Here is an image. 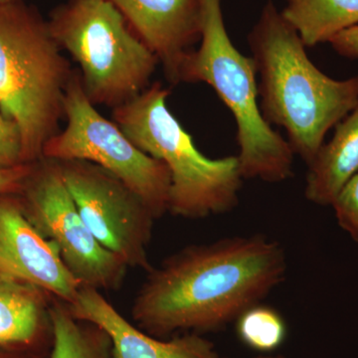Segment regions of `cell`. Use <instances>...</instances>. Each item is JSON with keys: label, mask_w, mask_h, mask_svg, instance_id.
<instances>
[{"label": "cell", "mask_w": 358, "mask_h": 358, "mask_svg": "<svg viewBox=\"0 0 358 358\" xmlns=\"http://www.w3.org/2000/svg\"><path fill=\"white\" fill-rule=\"evenodd\" d=\"M32 167L33 164H26L10 169H0V194L20 192Z\"/></svg>", "instance_id": "obj_20"}, {"label": "cell", "mask_w": 358, "mask_h": 358, "mask_svg": "<svg viewBox=\"0 0 358 358\" xmlns=\"http://www.w3.org/2000/svg\"><path fill=\"white\" fill-rule=\"evenodd\" d=\"M235 324L240 341L247 348L265 355L281 348L288 336V327L281 313L261 303L245 310Z\"/></svg>", "instance_id": "obj_17"}, {"label": "cell", "mask_w": 358, "mask_h": 358, "mask_svg": "<svg viewBox=\"0 0 358 358\" xmlns=\"http://www.w3.org/2000/svg\"><path fill=\"white\" fill-rule=\"evenodd\" d=\"M331 206L339 227L358 243V171L339 190Z\"/></svg>", "instance_id": "obj_18"}, {"label": "cell", "mask_w": 358, "mask_h": 358, "mask_svg": "<svg viewBox=\"0 0 358 358\" xmlns=\"http://www.w3.org/2000/svg\"><path fill=\"white\" fill-rule=\"evenodd\" d=\"M78 211L99 243L129 268H150L148 248L155 219L143 199L103 167L57 160Z\"/></svg>", "instance_id": "obj_9"}, {"label": "cell", "mask_w": 358, "mask_h": 358, "mask_svg": "<svg viewBox=\"0 0 358 358\" xmlns=\"http://www.w3.org/2000/svg\"><path fill=\"white\" fill-rule=\"evenodd\" d=\"M169 94L162 82H154L133 101L113 110V121L136 147L166 164L173 215L200 219L232 210L244 179L237 157L214 159L201 154L167 107Z\"/></svg>", "instance_id": "obj_5"}, {"label": "cell", "mask_w": 358, "mask_h": 358, "mask_svg": "<svg viewBox=\"0 0 358 358\" xmlns=\"http://www.w3.org/2000/svg\"><path fill=\"white\" fill-rule=\"evenodd\" d=\"M50 358H117L109 334L93 322L77 319L64 301L54 296Z\"/></svg>", "instance_id": "obj_16"}, {"label": "cell", "mask_w": 358, "mask_h": 358, "mask_svg": "<svg viewBox=\"0 0 358 358\" xmlns=\"http://www.w3.org/2000/svg\"><path fill=\"white\" fill-rule=\"evenodd\" d=\"M248 43L260 77L261 112L287 131L294 154L308 166L327 134L357 107L358 76L336 80L322 72L273 0L264 6Z\"/></svg>", "instance_id": "obj_2"}, {"label": "cell", "mask_w": 358, "mask_h": 358, "mask_svg": "<svg viewBox=\"0 0 358 358\" xmlns=\"http://www.w3.org/2000/svg\"><path fill=\"white\" fill-rule=\"evenodd\" d=\"M287 268L284 248L262 234L189 245L148 271L131 317L160 339L221 331L267 298Z\"/></svg>", "instance_id": "obj_1"}, {"label": "cell", "mask_w": 358, "mask_h": 358, "mask_svg": "<svg viewBox=\"0 0 358 358\" xmlns=\"http://www.w3.org/2000/svg\"><path fill=\"white\" fill-rule=\"evenodd\" d=\"M221 358V357H219ZM227 358V357H224ZM252 358H287L286 357H284V355H258V357H252Z\"/></svg>", "instance_id": "obj_22"}, {"label": "cell", "mask_w": 358, "mask_h": 358, "mask_svg": "<svg viewBox=\"0 0 358 358\" xmlns=\"http://www.w3.org/2000/svg\"><path fill=\"white\" fill-rule=\"evenodd\" d=\"M64 115L67 126L45 143V159L95 164L136 193L155 219L169 212L171 178L166 164L143 152L114 121L96 110L78 69L66 90Z\"/></svg>", "instance_id": "obj_7"}, {"label": "cell", "mask_w": 358, "mask_h": 358, "mask_svg": "<svg viewBox=\"0 0 358 358\" xmlns=\"http://www.w3.org/2000/svg\"><path fill=\"white\" fill-rule=\"evenodd\" d=\"M334 128L331 140L322 145L308 166L305 195L320 206H331L358 171V103Z\"/></svg>", "instance_id": "obj_14"}, {"label": "cell", "mask_w": 358, "mask_h": 358, "mask_svg": "<svg viewBox=\"0 0 358 358\" xmlns=\"http://www.w3.org/2000/svg\"><path fill=\"white\" fill-rule=\"evenodd\" d=\"M74 72L36 7L0 4V114L20 129L23 164L41 159L60 131Z\"/></svg>", "instance_id": "obj_3"}, {"label": "cell", "mask_w": 358, "mask_h": 358, "mask_svg": "<svg viewBox=\"0 0 358 358\" xmlns=\"http://www.w3.org/2000/svg\"><path fill=\"white\" fill-rule=\"evenodd\" d=\"M200 46L183 61L179 83L209 85L232 113L237 126V159L244 179L282 182L293 176L294 154L289 141L261 112L255 63L230 39L221 0H200Z\"/></svg>", "instance_id": "obj_4"}, {"label": "cell", "mask_w": 358, "mask_h": 358, "mask_svg": "<svg viewBox=\"0 0 358 358\" xmlns=\"http://www.w3.org/2000/svg\"><path fill=\"white\" fill-rule=\"evenodd\" d=\"M68 307L77 319L93 322L109 334L117 358L220 357L214 343L201 334H185L166 341L145 333L91 287H82Z\"/></svg>", "instance_id": "obj_12"}, {"label": "cell", "mask_w": 358, "mask_h": 358, "mask_svg": "<svg viewBox=\"0 0 358 358\" xmlns=\"http://www.w3.org/2000/svg\"><path fill=\"white\" fill-rule=\"evenodd\" d=\"M282 16L306 47L329 43L339 32L358 25V0H282Z\"/></svg>", "instance_id": "obj_15"}, {"label": "cell", "mask_w": 358, "mask_h": 358, "mask_svg": "<svg viewBox=\"0 0 358 358\" xmlns=\"http://www.w3.org/2000/svg\"><path fill=\"white\" fill-rule=\"evenodd\" d=\"M48 24L59 47L79 65L94 106L114 110L152 85L159 59L109 0H67L52 9Z\"/></svg>", "instance_id": "obj_6"}, {"label": "cell", "mask_w": 358, "mask_h": 358, "mask_svg": "<svg viewBox=\"0 0 358 358\" xmlns=\"http://www.w3.org/2000/svg\"><path fill=\"white\" fill-rule=\"evenodd\" d=\"M17 194L26 216L56 247L82 287L99 291L121 288L129 267L92 234L63 180L57 160L42 157L34 162Z\"/></svg>", "instance_id": "obj_8"}, {"label": "cell", "mask_w": 358, "mask_h": 358, "mask_svg": "<svg viewBox=\"0 0 358 358\" xmlns=\"http://www.w3.org/2000/svg\"><path fill=\"white\" fill-rule=\"evenodd\" d=\"M23 1V0H0V4L15 3V2Z\"/></svg>", "instance_id": "obj_23"}, {"label": "cell", "mask_w": 358, "mask_h": 358, "mask_svg": "<svg viewBox=\"0 0 358 358\" xmlns=\"http://www.w3.org/2000/svg\"><path fill=\"white\" fill-rule=\"evenodd\" d=\"M54 296L0 273V348L51 352Z\"/></svg>", "instance_id": "obj_13"}, {"label": "cell", "mask_w": 358, "mask_h": 358, "mask_svg": "<svg viewBox=\"0 0 358 358\" xmlns=\"http://www.w3.org/2000/svg\"><path fill=\"white\" fill-rule=\"evenodd\" d=\"M20 164H25L22 160L20 129L0 114V169H10Z\"/></svg>", "instance_id": "obj_19"}, {"label": "cell", "mask_w": 358, "mask_h": 358, "mask_svg": "<svg viewBox=\"0 0 358 358\" xmlns=\"http://www.w3.org/2000/svg\"><path fill=\"white\" fill-rule=\"evenodd\" d=\"M338 55L358 59V25L339 32L329 42Z\"/></svg>", "instance_id": "obj_21"}, {"label": "cell", "mask_w": 358, "mask_h": 358, "mask_svg": "<svg viewBox=\"0 0 358 358\" xmlns=\"http://www.w3.org/2000/svg\"><path fill=\"white\" fill-rule=\"evenodd\" d=\"M0 273L43 289L67 305L82 288L56 247L26 216L17 193L0 194Z\"/></svg>", "instance_id": "obj_10"}, {"label": "cell", "mask_w": 358, "mask_h": 358, "mask_svg": "<svg viewBox=\"0 0 358 358\" xmlns=\"http://www.w3.org/2000/svg\"><path fill=\"white\" fill-rule=\"evenodd\" d=\"M162 66L171 85L179 84L186 56L201 39L200 0H109Z\"/></svg>", "instance_id": "obj_11"}]
</instances>
